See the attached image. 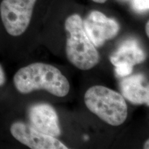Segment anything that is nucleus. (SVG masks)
<instances>
[{
	"label": "nucleus",
	"mask_w": 149,
	"mask_h": 149,
	"mask_svg": "<svg viewBox=\"0 0 149 149\" xmlns=\"http://www.w3.org/2000/svg\"><path fill=\"white\" fill-rule=\"evenodd\" d=\"M87 108L111 126H120L125 122L128 107L122 95L103 86H94L84 95Z\"/></svg>",
	"instance_id": "3"
},
{
	"label": "nucleus",
	"mask_w": 149,
	"mask_h": 149,
	"mask_svg": "<svg viewBox=\"0 0 149 149\" xmlns=\"http://www.w3.org/2000/svg\"><path fill=\"white\" fill-rule=\"evenodd\" d=\"M10 133L14 138L32 149H67L68 147L55 137L42 133L31 124L14 122L10 126Z\"/></svg>",
	"instance_id": "6"
},
{
	"label": "nucleus",
	"mask_w": 149,
	"mask_h": 149,
	"mask_svg": "<svg viewBox=\"0 0 149 149\" xmlns=\"http://www.w3.org/2000/svg\"><path fill=\"white\" fill-rule=\"evenodd\" d=\"M132 6L134 10L137 12H145L148 10L149 0H133Z\"/></svg>",
	"instance_id": "11"
},
{
	"label": "nucleus",
	"mask_w": 149,
	"mask_h": 149,
	"mask_svg": "<svg viewBox=\"0 0 149 149\" xmlns=\"http://www.w3.org/2000/svg\"><path fill=\"white\" fill-rule=\"evenodd\" d=\"M13 83L22 94L45 90L62 97L67 95L70 90L69 82L60 70L44 63H33L20 68L14 75Z\"/></svg>",
	"instance_id": "1"
},
{
	"label": "nucleus",
	"mask_w": 149,
	"mask_h": 149,
	"mask_svg": "<svg viewBox=\"0 0 149 149\" xmlns=\"http://www.w3.org/2000/svg\"><path fill=\"white\" fill-rule=\"evenodd\" d=\"M143 74H137L122 79L120 83L122 95L133 104L149 105V87Z\"/></svg>",
	"instance_id": "8"
},
{
	"label": "nucleus",
	"mask_w": 149,
	"mask_h": 149,
	"mask_svg": "<svg viewBox=\"0 0 149 149\" xmlns=\"http://www.w3.org/2000/svg\"><path fill=\"white\" fill-rule=\"evenodd\" d=\"M133 69V67L129 65L119 64L115 66V73L119 77H126L131 74Z\"/></svg>",
	"instance_id": "10"
},
{
	"label": "nucleus",
	"mask_w": 149,
	"mask_h": 149,
	"mask_svg": "<svg viewBox=\"0 0 149 149\" xmlns=\"http://www.w3.org/2000/svg\"><path fill=\"white\" fill-rule=\"evenodd\" d=\"M146 33L147 36H149V22L148 21L146 24Z\"/></svg>",
	"instance_id": "13"
},
{
	"label": "nucleus",
	"mask_w": 149,
	"mask_h": 149,
	"mask_svg": "<svg viewBox=\"0 0 149 149\" xmlns=\"http://www.w3.org/2000/svg\"><path fill=\"white\" fill-rule=\"evenodd\" d=\"M86 34L95 47H100L107 40L114 38L120 31V25L114 19L102 13L93 10L83 21Z\"/></svg>",
	"instance_id": "5"
},
{
	"label": "nucleus",
	"mask_w": 149,
	"mask_h": 149,
	"mask_svg": "<svg viewBox=\"0 0 149 149\" xmlns=\"http://www.w3.org/2000/svg\"><path fill=\"white\" fill-rule=\"evenodd\" d=\"M37 0H2L0 16L6 31L12 36H19L29 27Z\"/></svg>",
	"instance_id": "4"
},
{
	"label": "nucleus",
	"mask_w": 149,
	"mask_h": 149,
	"mask_svg": "<svg viewBox=\"0 0 149 149\" xmlns=\"http://www.w3.org/2000/svg\"><path fill=\"white\" fill-rule=\"evenodd\" d=\"M149 140L148 139V140L146 141V142H145L144 144V148L145 149H148L149 148Z\"/></svg>",
	"instance_id": "15"
},
{
	"label": "nucleus",
	"mask_w": 149,
	"mask_h": 149,
	"mask_svg": "<svg viewBox=\"0 0 149 149\" xmlns=\"http://www.w3.org/2000/svg\"><path fill=\"white\" fill-rule=\"evenodd\" d=\"M93 1H95V2H97V3H102L106 2V1H107V0H93Z\"/></svg>",
	"instance_id": "14"
},
{
	"label": "nucleus",
	"mask_w": 149,
	"mask_h": 149,
	"mask_svg": "<svg viewBox=\"0 0 149 149\" xmlns=\"http://www.w3.org/2000/svg\"><path fill=\"white\" fill-rule=\"evenodd\" d=\"M6 81V76L2 67L0 65V86H3Z\"/></svg>",
	"instance_id": "12"
},
{
	"label": "nucleus",
	"mask_w": 149,
	"mask_h": 149,
	"mask_svg": "<svg viewBox=\"0 0 149 149\" xmlns=\"http://www.w3.org/2000/svg\"><path fill=\"white\" fill-rule=\"evenodd\" d=\"M146 59V54L135 40H128L120 44V47L113 53L110 60L114 66L126 64L134 66Z\"/></svg>",
	"instance_id": "9"
},
{
	"label": "nucleus",
	"mask_w": 149,
	"mask_h": 149,
	"mask_svg": "<svg viewBox=\"0 0 149 149\" xmlns=\"http://www.w3.org/2000/svg\"><path fill=\"white\" fill-rule=\"evenodd\" d=\"M66 55L70 62L80 70H90L98 64L100 56L95 46L86 34L81 17L74 14L65 22Z\"/></svg>",
	"instance_id": "2"
},
{
	"label": "nucleus",
	"mask_w": 149,
	"mask_h": 149,
	"mask_svg": "<svg viewBox=\"0 0 149 149\" xmlns=\"http://www.w3.org/2000/svg\"><path fill=\"white\" fill-rule=\"evenodd\" d=\"M29 117L31 125L42 133L55 137L60 135L58 116L54 108L49 104L32 106L29 111Z\"/></svg>",
	"instance_id": "7"
}]
</instances>
